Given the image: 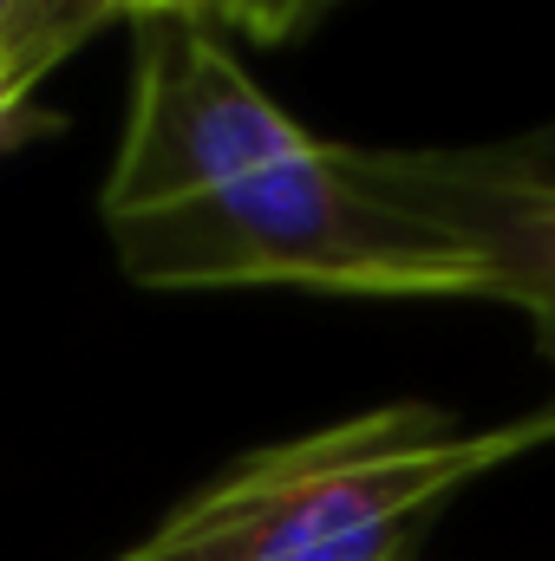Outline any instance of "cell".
<instances>
[{"label":"cell","instance_id":"1","mask_svg":"<svg viewBox=\"0 0 555 561\" xmlns=\"http://www.w3.org/2000/svg\"><path fill=\"white\" fill-rule=\"evenodd\" d=\"M138 287H314L380 300H490L484 255L418 196L406 157L314 144L216 196L105 222Z\"/></svg>","mask_w":555,"mask_h":561},{"label":"cell","instance_id":"3","mask_svg":"<svg viewBox=\"0 0 555 561\" xmlns=\"http://www.w3.org/2000/svg\"><path fill=\"white\" fill-rule=\"evenodd\" d=\"M418 196L484 255L490 300L517 307L536 327L555 366V170L517 150L490 157H406Z\"/></svg>","mask_w":555,"mask_h":561},{"label":"cell","instance_id":"2","mask_svg":"<svg viewBox=\"0 0 555 561\" xmlns=\"http://www.w3.org/2000/svg\"><path fill=\"white\" fill-rule=\"evenodd\" d=\"M314 131L281 112L216 39L209 20H132V112L105 176V222L177 209L314 150Z\"/></svg>","mask_w":555,"mask_h":561},{"label":"cell","instance_id":"4","mask_svg":"<svg viewBox=\"0 0 555 561\" xmlns=\"http://www.w3.org/2000/svg\"><path fill=\"white\" fill-rule=\"evenodd\" d=\"M112 20H138V0H0V46L46 85Z\"/></svg>","mask_w":555,"mask_h":561},{"label":"cell","instance_id":"6","mask_svg":"<svg viewBox=\"0 0 555 561\" xmlns=\"http://www.w3.org/2000/svg\"><path fill=\"white\" fill-rule=\"evenodd\" d=\"M59 118L39 105V79L0 46V157L7 150H20V144H33V138H46Z\"/></svg>","mask_w":555,"mask_h":561},{"label":"cell","instance_id":"7","mask_svg":"<svg viewBox=\"0 0 555 561\" xmlns=\"http://www.w3.org/2000/svg\"><path fill=\"white\" fill-rule=\"evenodd\" d=\"M216 0H138V20L144 13H183V20H209Z\"/></svg>","mask_w":555,"mask_h":561},{"label":"cell","instance_id":"5","mask_svg":"<svg viewBox=\"0 0 555 561\" xmlns=\"http://www.w3.org/2000/svg\"><path fill=\"white\" fill-rule=\"evenodd\" d=\"M340 0H216L209 7V20H223V26H236L242 39H256V46H281V39H301L320 13H333Z\"/></svg>","mask_w":555,"mask_h":561},{"label":"cell","instance_id":"8","mask_svg":"<svg viewBox=\"0 0 555 561\" xmlns=\"http://www.w3.org/2000/svg\"><path fill=\"white\" fill-rule=\"evenodd\" d=\"M406 561H412V556H406Z\"/></svg>","mask_w":555,"mask_h":561}]
</instances>
